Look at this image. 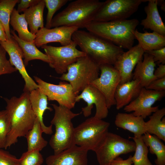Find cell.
<instances>
[{"label":"cell","instance_id":"cell-35","mask_svg":"<svg viewBox=\"0 0 165 165\" xmlns=\"http://www.w3.org/2000/svg\"><path fill=\"white\" fill-rule=\"evenodd\" d=\"M70 0H44L45 6L48 11L46 18L45 28L50 29L53 16L55 13Z\"/></svg>","mask_w":165,"mask_h":165},{"label":"cell","instance_id":"cell-34","mask_svg":"<svg viewBox=\"0 0 165 165\" xmlns=\"http://www.w3.org/2000/svg\"><path fill=\"white\" fill-rule=\"evenodd\" d=\"M10 129V121L7 110L0 111V148H5Z\"/></svg>","mask_w":165,"mask_h":165},{"label":"cell","instance_id":"cell-19","mask_svg":"<svg viewBox=\"0 0 165 165\" xmlns=\"http://www.w3.org/2000/svg\"><path fill=\"white\" fill-rule=\"evenodd\" d=\"M142 88L140 81L137 79L119 84L114 95L116 109H121L134 100Z\"/></svg>","mask_w":165,"mask_h":165},{"label":"cell","instance_id":"cell-1","mask_svg":"<svg viewBox=\"0 0 165 165\" xmlns=\"http://www.w3.org/2000/svg\"><path fill=\"white\" fill-rule=\"evenodd\" d=\"M29 94L30 92L24 91L18 97L3 98L10 121L5 149L17 143L19 138L25 137L34 125L36 117L31 106Z\"/></svg>","mask_w":165,"mask_h":165},{"label":"cell","instance_id":"cell-20","mask_svg":"<svg viewBox=\"0 0 165 165\" xmlns=\"http://www.w3.org/2000/svg\"><path fill=\"white\" fill-rule=\"evenodd\" d=\"M29 99L32 109L40 123L43 133L47 134H51L53 133V125L51 124L49 126H46L43 120V116L45 111L47 110L50 111L53 110L51 108L48 106L47 96L38 88L30 92Z\"/></svg>","mask_w":165,"mask_h":165},{"label":"cell","instance_id":"cell-44","mask_svg":"<svg viewBox=\"0 0 165 165\" xmlns=\"http://www.w3.org/2000/svg\"><path fill=\"white\" fill-rule=\"evenodd\" d=\"M158 6L159 5L162 10L165 11V2L163 0H157Z\"/></svg>","mask_w":165,"mask_h":165},{"label":"cell","instance_id":"cell-28","mask_svg":"<svg viewBox=\"0 0 165 165\" xmlns=\"http://www.w3.org/2000/svg\"><path fill=\"white\" fill-rule=\"evenodd\" d=\"M9 24L14 31L17 32L18 36L20 39L29 42H34L35 35L32 34L28 30V25L24 13L20 14L17 10L14 8L11 15Z\"/></svg>","mask_w":165,"mask_h":165},{"label":"cell","instance_id":"cell-22","mask_svg":"<svg viewBox=\"0 0 165 165\" xmlns=\"http://www.w3.org/2000/svg\"><path fill=\"white\" fill-rule=\"evenodd\" d=\"M148 4L144 8L146 17L140 23L144 29H149L165 36V25L159 14L157 0H147Z\"/></svg>","mask_w":165,"mask_h":165},{"label":"cell","instance_id":"cell-12","mask_svg":"<svg viewBox=\"0 0 165 165\" xmlns=\"http://www.w3.org/2000/svg\"><path fill=\"white\" fill-rule=\"evenodd\" d=\"M100 76L90 85L97 89L103 95L107 107L110 108L116 105L114 98L117 86L120 83L119 73L113 65L105 64L100 66Z\"/></svg>","mask_w":165,"mask_h":165},{"label":"cell","instance_id":"cell-17","mask_svg":"<svg viewBox=\"0 0 165 165\" xmlns=\"http://www.w3.org/2000/svg\"><path fill=\"white\" fill-rule=\"evenodd\" d=\"M78 29L75 27L61 26L50 29L44 27L40 29L35 35L34 42L38 47L52 42L59 43L62 46H67L74 42L72 35Z\"/></svg>","mask_w":165,"mask_h":165},{"label":"cell","instance_id":"cell-33","mask_svg":"<svg viewBox=\"0 0 165 165\" xmlns=\"http://www.w3.org/2000/svg\"><path fill=\"white\" fill-rule=\"evenodd\" d=\"M18 160V165H41L44 161L43 156L38 150L24 152Z\"/></svg>","mask_w":165,"mask_h":165},{"label":"cell","instance_id":"cell-25","mask_svg":"<svg viewBox=\"0 0 165 165\" xmlns=\"http://www.w3.org/2000/svg\"><path fill=\"white\" fill-rule=\"evenodd\" d=\"M10 33L22 50L25 67L28 65L29 61L34 60H40L48 64L50 63L51 60L49 57L38 49L34 42H29L20 39L14 30H11Z\"/></svg>","mask_w":165,"mask_h":165},{"label":"cell","instance_id":"cell-23","mask_svg":"<svg viewBox=\"0 0 165 165\" xmlns=\"http://www.w3.org/2000/svg\"><path fill=\"white\" fill-rule=\"evenodd\" d=\"M156 64L153 57L145 53L142 61L136 65L132 79H138L142 87L146 88L154 80L157 79L154 75Z\"/></svg>","mask_w":165,"mask_h":165},{"label":"cell","instance_id":"cell-31","mask_svg":"<svg viewBox=\"0 0 165 165\" xmlns=\"http://www.w3.org/2000/svg\"><path fill=\"white\" fill-rule=\"evenodd\" d=\"M19 1L18 0L0 1V21L4 28L7 40L10 39L12 37L9 28L10 18L14 7Z\"/></svg>","mask_w":165,"mask_h":165},{"label":"cell","instance_id":"cell-5","mask_svg":"<svg viewBox=\"0 0 165 165\" xmlns=\"http://www.w3.org/2000/svg\"><path fill=\"white\" fill-rule=\"evenodd\" d=\"M54 110V116L50 121L55 131L49 141V145L54 154H57L73 145L74 130L72 120L82 113H74L70 109L61 105L52 104Z\"/></svg>","mask_w":165,"mask_h":165},{"label":"cell","instance_id":"cell-15","mask_svg":"<svg viewBox=\"0 0 165 165\" xmlns=\"http://www.w3.org/2000/svg\"><path fill=\"white\" fill-rule=\"evenodd\" d=\"M82 92L80 94L76 96L75 101L78 102L82 99L87 103V106L82 108L84 116L88 117L91 115L94 104L96 111L94 117L99 119L106 118L108 114V109L106 99L101 92L91 85L86 87Z\"/></svg>","mask_w":165,"mask_h":165},{"label":"cell","instance_id":"cell-21","mask_svg":"<svg viewBox=\"0 0 165 165\" xmlns=\"http://www.w3.org/2000/svg\"><path fill=\"white\" fill-rule=\"evenodd\" d=\"M144 119L141 116H135L132 113H118L115 120L117 127L129 131L134 134V137L142 136L146 132Z\"/></svg>","mask_w":165,"mask_h":165},{"label":"cell","instance_id":"cell-11","mask_svg":"<svg viewBox=\"0 0 165 165\" xmlns=\"http://www.w3.org/2000/svg\"><path fill=\"white\" fill-rule=\"evenodd\" d=\"M34 78L38 89L47 96L48 100L55 101L59 105L70 109L74 107L77 95L74 93L69 83L64 81L55 85L47 82L36 76H34Z\"/></svg>","mask_w":165,"mask_h":165},{"label":"cell","instance_id":"cell-16","mask_svg":"<svg viewBox=\"0 0 165 165\" xmlns=\"http://www.w3.org/2000/svg\"><path fill=\"white\" fill-rule=\"evenodd\" d=\"M144 53L138 44L124 52L118 57L113 65L119 73L120 84L132 80L133 71L138 63L142 60Z\"/></svg>","mask_w":165,"mask_h":165},{"label":"cell","instance_id":"cell-36","mask_svg":"<svg viewBox=\"0 0 165 165\" xmlns=\"http://www.w3.org/2000/svg\"><path fill=\"white\" fill-rule=\"evenodd\" d=\"M6 53L4 49L0 45V75L11 74L17 71L7 59Z\"/></svg>","mask_w":165,"mask_h":165},{"label":"cell","instance_id":"cell-40","mask_svg":"<svg viewBox=\"0 0 165 165\" xmlns=\"http://www.w3.org/2000/svg\"><path fill=\"white\" fill-rule=\"evenodd\" d=\"M20 1L16 9L19 13L37 4L40 0H21Z\"/></svg>","mask_w":165,"mask_h":165},{"label":"cell","instance_id":"cell-3","mask_svg":"<svg viewBox=\"0 0 165 165\" xmlns=\"http://www.w3.org/2000/svg\"><path fill=\"white\" fill-rule=\"evenodd\" d=\"M139 24L138 20L135 18L105 22L92 21L85 28L123 49L128 50L133 46L135 39L133 32Z\"/></svg>","mask_w":165,"mask_h":165},{"label":"cell","instance_id":"cell-32","mask_svg":"<svg viewBox=\"0 0 165 165\" xmlns=\"http://www.w3.org/2000/svg\"><path fill=\"white\" fill-rule=\"evenodd\" d=\"M136 144L134 155L132 160L134 165H152L148 158V147L144 142L142 136L131 137Z\"/></svg>","mask_w":165,"mask_h":165},{"label":"cell","instance_id":"cell-24","mask_svg":"<svg viewBox=\"0 0 165 165\" xmlns=\"http://www.w3.org/2000/svg\"><path fill=\"white\" fill-rule=\"evenodd\" d=\"M135 39L144 52L158 50L165 47V36L155 32L144 33L136 29L133 32Z\"/></svg>","mask_w":165,"mask_h":165},{"label":"cell","instance_id":"cell-30","mask_svg":"<svg viewBox=\"0 0 165 165\" xmlns=\"http://www.w3.org/2000/svg\"><path fill=\"white\" fill-rule=\"evenodd\" d=\"M142 137L150 152L156 155V164L165 165V145L161 140L156 136L152 135L147 132L142 135Z\"/></svg>","mask_w":165,"mask_h":165},{"label":"cell","instance_id":"cell-43","mask_svg":"<svg viewBox=\"0 0 165 165\" xmlns=\"http://www.w3.org/2000/svg\"><path fill=\"white\" fill-rule=\"evenodd\" d=\"M7 40L6 37L4 29L0 27V41H5Z\"/></svg>","mask_w":165,"mask_h":165},{"label":"cell","instance_id":"cell-42","mask_svg":"<svg viewBox=\"0 0 165 165\" xmlns=\"http://www.w3.org/2000/svg\"><path fill=\"white\" fill-rule=\"evenodd\" d=\"M154 75L156 79H161L165 77V65L160 64L155 70Z\"/></svg>","mask_w":165,"mask_h":165},{"label":"cell","instance_id":"cell-2","mask_svg":"<svg viewBox=\"0 0 165 165\" xmlns=\"http://www.w3.org/2000/svg\"><path fill=\"white\" fill-rule=\"evenodd\" d=\"M72 39L82 51L99 66L113 65L124 52L122 48L88 31L78 29L73 33Z\"/></svg>","mask_w":165,"mask_h":165},{"label":"cell","instance_id":"cell-10","mask_svg":"<svg viewBox=\"0 0 165 165\" xmlns=\"http://www.w3.org/2000/svg\"><path fill=\"white\" fill-rule=\"evenodd\" d=\"M77 46L74 42L65 46L56 47L45 45L41 47L51 60L49 64L50 66L54 69L57 73L62 75L67 72L69 65L86 55L76 48Z\"/></svg>","mask_w":165,"mask_h":165},{"label":"cell","instance_id":"cell-38","mask_svg":"<svg viewBox=\"0 0 165 165\" xmlns=\"http://www.w3.org/2000/svg\"><path fill=\"white\" fill-rule=\"evenodd\" d=\"M145 53L152 55L156 64H165V47L158 50L145 51Z\"/></svg>","mask_w":165,"mask_h":165},{"label":"cell","instance_id":"cell-7","mask_svg":"<svg viewBox=\"0 0 165 165\" xmlns=\"http://www.w3.org/2000/svg\"><path fill=\"white\" fill-rule=\"evenodd\" d=\"M110 123L92 117L74 128L73 145L95 152L108 132Z\"/></svg>","mask_w":165,"mask_h":165},{"label":"cell","instance_id":"cell-29","mask_svg":"<svg viewBox=\"0 0 165 165\" xmlns=\"http://www.w3.org/2000/svg\"><path fill=\"white\" fill-rule=\"evenodd\" d=\"M43 133L40 123L36 118L32 128L25 137L27 142V151L42 150L47 145L48 142L42 137Z\"/></svg>","mask_w":165,"mask_h":165},{"label":"cell","instance_id":"cell-6","mask_svg":"<svg viewBox=\"0 0 165 165\" xmlns=\"http://www.w3.org/2000/svg\"><path fill=\"white\" fill-rule=\"evenodd\" d=\"M100 66L87 55L69 65L67 72L58 78L67 81L77 95L99 77Z\"/></svg>","mask_w":165,"mask_h":165},{"label":"cell","instance_id":"cell-4","mask_svg":"<svg viewBox=\"0 0 165 165\" xmlns=\"http://www.w3.org/2000/svg\"><path fill=\"white\" fill-rule=\"evenodd\" d=\"M103 2L77 0L71 2L52 19L51 27L61 26L85 28L93 20Z\"/></svg>","mask_w":165,"mask_h":165},{"label":"cell","instance_id":"cell-41","mask_svg":"<svg viewBox=\"0 0 165 165\" xmlns=\"http://www.w3.org/2000/svg\"><path fill=\"white\" fill-rule=\"evenodd\" d=\"M132 157V156L130 155L127 159L124 160L122 158L118 157L106 165H132L133 162Z\"/></svg>","mask_w":165,"mask_h":165},{"label":"cell","instance_id":"cell-26","mask_svg":"<svg viewBox=\"0 0 165 165\" xmlns=\"http://www.w3.org/2000/svg\"><path fill=\"white\" fill-rule=\"evenodd\" d=\"M45 6L44 0H40L36 5L23 12L30 32L35 35L39 29L43 28V11Z\"/></svg>","mask_w":165,"mask_h":165},{"label":"cell","instance_id":"cell-27","mask_svg":"<svg viewBox=\"0 0 165 165\" xmlns=\"http://www.w3.org/2000/svg\"><path fill=\"white\" fill-rule=\"evenodd\" d=\"M165 108L158 109L149 116L145 122L146 132L156 136L165 141Z\"/></svg>","mask_w":165,"mask_h":165},{"label":"cell","instance_id":"cell-18","mask_svg":"<svg viewBox=\"0 0 165 165\" xmlns=\"http://www.w3.org/2000/svg\"><path fill=\"white\" fill-rule=\"evenodd\" d=\"M88 151L74 145L60 153L48 156L46 165H87Z\"/></svg>","mask_w":165,"mask_h":165},{"label":"cell","instance_id":"cell-13","mask_svg":"<svg viewBox=\"0 0 165 165\" xmlns=\"http://www.w3.org/2000/svg\"><path fill=\"white\" fill-rule=\"evenodd\" d=\"M165 96V91H158L142 87L138 96L124 107V110L126 112H133L134 116L145 119L159 109L158 106L152 105Z\"/></svg>","mask_w":165,"mask_h":165},{"label":"cell","instance_id":"cell-14","mask_svg":"<svg viewBox=\"0 0 165 165\" xmlns=\"http://www.w3.org/2000/svg\"><path fill=\"white\" fill-rule=\"evenodd\" d=\"M11 36L9 40L0 41V45L9 54L11 64L19 71L24 79L25 84L23 91L30 92L38 89V86L28 73L23 59L24 56L22 50L17 42Z\"/></svg>","mask_w":165,"mask_h":165},{"label":"cell","instance_id":"cell-45","mask_svg":"<svg viewBox=\"0 0 165 165\" xmlns=\"http://www.w3.org/2000/svg\"><path fill=\"white\" fill-rule=\"evenodd\" d=\"M0 27L1 28H3V29H4V28L3 27V26L2 24V23L0 22Z\"/></svg>","mask_w":165,"mask_h":165},{"label":"cell","instance_id":"cell-8","mask_svg":"<svg viewBox=\"0 0 165 165\" xmlns=\"http://www.w3.org/2000/svg\"><path fill=\"white\" fill-rule=\"evenodd\" d=\"M135 148L134 141L108 132L95 152L99 165H106L121 155L134 152Z\"/></svg>","mask_w":165,"mask_h":165},{"label":"cell","instance_id":"cell-39","mask_svg":"<svg viewBox=\"0 0 165 165\" xmlns=\"http://www.w3.org/2000/svg\"><path fill=\"white\" fill-rule=\"evenodd\" d=\"M145 88L158 91H165V77L154 80Z\"/></svg>","mask_w":165,"mask_h":165},{"label":"cell","instance_id":"cell-9","mask_svg":"<svg viewBox=\"0 0 165 165\" xmlns=\"http://www.w3.org/2000/svg\"><path fill=\"white\" fill-rule=\"evenodd\" d=\"M146 0H107L96 14L93 21L105 22L127 19Z\"/></svg>","mask_w":165,"mask_h":165},{"label":"cell","instance_id":"cell-37","mask_svg":"<svg viewBox=\"0 0 165 165\" xmlns=\"http://www.w3.org/2000/svg\"><path fill=\"white\" fill-rule=\"evenodd\" d=\"M18 160L15 156L0 148V165H18Z\"/></svg>","mask_w":165,"mask_h":165}]
</instances>
